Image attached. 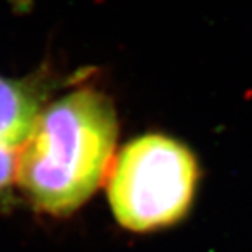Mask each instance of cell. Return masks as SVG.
<instances>
[{"label":"cell","instance_id":"obj_1","mask_svg":"<svg viewBox=\"0 0 252 252\" xmlns=\"http://www.w3.org/2000/svg\"><path fill=\"white\" fill-rule=\"evenodd\" d=\"M119 135L111 99L79 88L44 106L17 159L15 184L38 211L68 216L103 183Z\"/></svg>","mask_w":252,"mask_h":252},{"label":"cell","instance_id":"obj_3","mask_svg":"<svg viewBox=\"0 0 252 252\" xmlns=\"http://www.w3.org/2000/svg\"><path fill=\"white\" fill-rule=\"evenodd\" d=\"M44 97L40 82L0 76V205L11 196L20 149L44 108Z\"/></svg>","mask_w":252,"mask_h":252},{"label":"cell","instance_id":"obj_2","mask_svg":"<svg viewBox=\"0 0 252 252\" xmlns=\"http://www.w3.org/2000/svg\"><path fill=\"white\" fill-rule=\"evenodd\" d=\"M197 176L196 158L183 143L159 134L129 141L113 163L108 181L116 220L134 232L176 223L191 205Z\"/></svg>","mask_w":252,"mask_h":252}]
</instances>
